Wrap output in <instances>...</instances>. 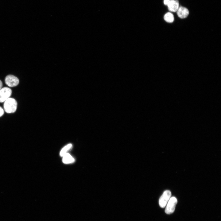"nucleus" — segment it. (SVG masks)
Here are the masks:
<instances>
[{
  "label": "nucleus",
  "mask_w": 221,
  "mask_h": 221,
  "mask_svg": "<svg viewBox=\"0 0 221 221\" xmlns=\"http://www.w3.org/2000/svg\"><path fill=\"white\" fill-rule=\"evenodd\" d=\"M17 105L16 100L13 98L10 97L4 102L3 107L6 113H12L16 111Z\"/></svg>",
  "instance_id": "obj_1"
},
{
  "label": "nucleus",
  "mask_w": 221,
  "mask_h": 221,
  "mask_svg": "<svg viewBox=\"0 0 221 221\" xmlns=\"http://www.w3.org/2000/svg\"><path fill=\"white\" fill-rule=\"evenodd\" d=\"M177 203V199L175 197H171L167 203L165 210L166 213L170 214L174 211L176 205Z\"/></svg>",
  "instance_id": "obj_2"
},
{
  "label": "nucleus",
  "mask_w": 221,
  "mask_h": 221,
  "mask_svg": "<svg viewBox=\"0 0 221 221\" xmlns=\"http://www.w3.org/2000/svg\"><path fill=\"white\" fill-rule=\"evenodd\" d=\"M171 196V193L170 191L166 190L164 191L159 201V205L161 207L164 208L165 207Z\"/></svg>",
  "instance_id": "obj_3"
},
{
  "label": "nucleus",
  "mask_w": 221,
  "mask_h": 221,
  "mask_svg": "<svg viewBox=\"0 0 221 221\" xmlns=\"http://www.w3.org/2000/svg\"><path fill=\"white\" fill-rule=\"evenodd\" d=\"M11 89L7 87L2 88L0 90V103H3L9 98L12 94Z\"/></svg>",
  "instance_id": "obj_4"
},
{
  "label": "nucleus",
  "mask_w": 221,
  "mask_h": 221,
  "mask_svg": "<svg viewBox=\"0 0 221 221\" xmlns=\"http://www.w3.org/2000/svg\"><path fill=\"white\" fill-rule=\"evenodd\" d=\"M5 81L6 84L10 87L17 86L19 83L18 79L14 75H10L5 77Z\"/></svg>",
  "instance_id": "obj_5"
},
{
  "label": "nucleus",
  "mask_w": 221,
  "mask_h": 221,
  "mask_svg": "<svg viewBox=\"0 0 221 221\" xmlns=\"http://www.w3.org/2000/svg\"><path fill=\"white\" fill-rule=\"evenodd\" d=\"M176 12L178 17L182 19L187 17L189 14L188 9L182 6H180Z\"/></svg>",
  "instance_id": "obj_6"
},
{
  "label": "nucleus",
  "mask_w": 221,
  "mask_h": 221,
  "mask_svg": "<svg viewBox=\"0 0 221 221\" xmlns=\"http://www.w3.org/2000/svg\"><path fill=\"white\" fill-rule=\"evenodd\" d=\"M167 6L170 12H176L180 7L179 2L177 0H173Z\"/></svg>",
  "instance_id": "obj_7"
},
{
  "label": "nucleus",
  "mask_w": 221,
  "mask_h": 221,
  "mask_svg": "<svg viewBox=\"0 0 221 221\" xmlns=\"http://www.w3.org/2000/svg\"><path fill=\"white\" fill-rule=\"evenodd\" d=\"M63 157L62 161L64 164L71 163L75 161L74 159L68 153H66Z\"/></svg>",
  "instance_id": "obj_8"
},
{
  "label": "nucleus",
  "mask_w": 221,
  "mask_h": 221,
  "mask_svg": "<svg viewBox=\"0 0 221 221\" xmlns=\"http://www.w3.org/2000/svg\"><path fill=\"white\" fill-rule=\"evenodd\" d=\"M164 20L168 23L173 22L174 20L173 14L170 12L166 13L164 16Z\"/></svg>",
  "instance_id": "obj_9"
},
{
  "label": "nucleus",
  "mask_w": 221,
  "mask_h": 221,
  "mask_svg": "<svg viewBox=\"0 0 221 221\" xmlns=\"http://www.w3.org/2000/svg\"><path fill=\"white\" fill-rule=\"evenodd\" d=\"M72 147L71 144H69L63 147L61 150L60 152V155L63 157L65 154L68 153L67 152L71 149Z\"/></svg>",
  "instance_id": "obj_10"
},
{
  "label": "nucleus",
  "mask_w": 221,
  "mask_h": 221,
  "mask_svg": "<svg viewBox=\"0 0 221 221\" xmlns=\"http://www.w3.org/2000/svg\"><path fill=\"white\" fill-rule=\"evenodd\" d=\"M173 0H164L163 2L164 4L167 6Z\"/></svg>",
  "instance_id": "obj_11"
},
{
  "label": "nucleus",
  "mask_w": 221,
  "mask_h": 221,
  "mask_svg": "<svg viewBox=\"0 0 221 221\" xmlns=\"http://www.w3.org/2000/svg\"><path fill=\"white\" fill-rule=\"evenodd\" d=\"M4 111L3 109L0 106V117L2 116L4 114Z\"/></svg>",
  "instance_id": "obj_12"
},
{
  "label": "nucleus",
  "mask_w": 221,
  "mask_h": 221,
  "mask_svg": "<svg viewBox=\"0 0 221 221\" xmlns=\"http://www.w3.org/2000/svg\"><path fill=\"white\" fill-rule=\"evenodd\" d=\"M2 81L0 80V90L2 88Z\"/></svg>",
  "instance_id": "obj_13"
}]
</instances>
